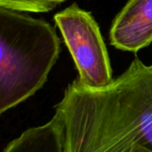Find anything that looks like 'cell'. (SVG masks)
Wrapping results in <instances>:
<instances>
[{"mask_svg":"<svg viewBox=\"0 0 152 152\" xmlns=\"http://www.w3.org/2000/svg\"><path fill=\"white\" fill-rule=\"evenodd\" d=\"M54 108L66 152H152V64L136 58L101 88L76 79Z\"/></svg>","mask_w":152,"mask_h":152,"instance_id":"1","label":"cell"},{"mask_svg":"<svg viewBox=\"0 0 152 152\" xmlns=\"http://www.w3.org/2000/svg\"><path fill=\"white\" fill-rule=\"evenodd\" d=\"M60 53L54 28L42 19L0 7V113L45 84Z\"/></svg>","mask_w":152,"mask_h":152,"instance_id":"2","label":"cell"},{"mask_svg":"<svg viewBox=\"0 0 152 152\" xmlns=\"http://www.w3.org/2000/svg\"><path fill=\"white\" fill-rule=\"evenodd\" d=\"M54 21L74 60L79 83L89 88L110 83L113 78L108 51L93 15L73 4L56 13Z\"/></svg>","mask_w":152,"mask_h":152,"instance_id":"3","label":"cell"},{"mask_svg":"<svg viewBox=\"0 0 152 152\" xmlns=\"http://www.w3.org/2000/svg\"><path fill=\"white\" fill-rule=\"evenodd\" d=\"M110 45L136 53L152 43V0H129L110 31Z\"/></svg>","mask_w":152,"mask_h":152,"instance_id":"4","label":"cell"},{"mask_svg":"<svg viewBox=\"0 0 152 152\" xmlns=\"http://www.w3.org/2000/svg\"><path fill=\"white\" fill-rule=\"evenodd\" d=\"M3 152H66L60 116L54 113L47 123L27 129L10 142Z\"/></svg>","mask_w":152,"mask_h":152,"instance_id":"5","label":"cell"},{"mask_svg":"<svg viewBox=\"0 0 152 152\" xmlns=\"http://www.w3.org/2000/svg\"><path fill=\"white\" fill-rule=\"evenodd\" d=\"M57 5L48 0H0V7L18 12H45Z\"/></svg>","mask_w":152,"mask_h":152,"instance_id":"6","label":"cell"},{"mask_svg":"<svg viewBox=\"0 0 152 152\" xmlns=\"http://www.w3.org/2000/svg\"><path fill=\"white\" fill-rule=\"evenodd\" d=\"M133 152H151V151H148V150H145V149H143V148H139V149H134Z\"/></svg>","mask_w":152,"mask_h":152,"instance_id":"7","label":"cell"},{"mask_svg":"<svg viewBox=\"0 0 152 152\" xmlns=\"http://www.w3.org/2000/svg\"><path fill=\"white\" fill-rule=\"evenodd\" d=\"M48 1H50V2H52V3H54V4H61V3H62V2H64V1H66V0H48Z\"/></svg>","mask_w":152,"mask_h":152,"instance_id":"8","label":"cell"}]
</instances>
